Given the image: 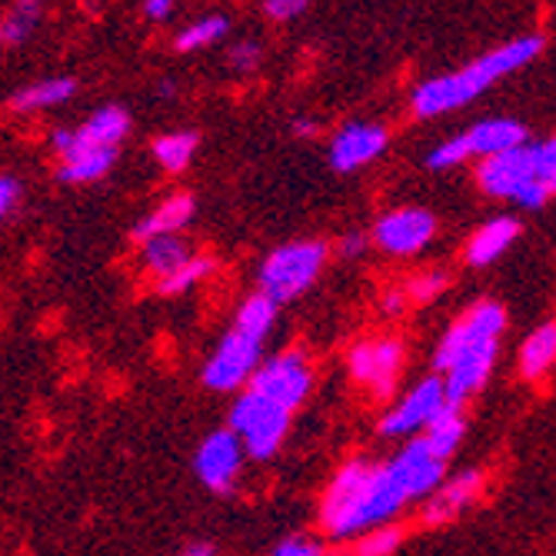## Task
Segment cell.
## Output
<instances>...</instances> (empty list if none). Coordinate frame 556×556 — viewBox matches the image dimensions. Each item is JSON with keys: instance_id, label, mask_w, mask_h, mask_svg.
Returning <instances> with one entry per match:
<instances>
[{"instance_id": "30", "label": "cell", "mask_w": 556, "mask_h": 556, "mask_svg": "<svg viewBox=\"0 0 556 556\" xmlns=\"http://www.w3.org/2000/svg\"><path fill=\"white\" fill-rule=\"evenodd\" d=\"M37 21H40L37 8H34V4H21V8H14V11L4 17V24H0V37H4L8 43H24V40L34 34Z\"/></svg>"}, {"instance_id": "34", "label": "cell", "mask_w": 556, "mask_h": 556, "mask_svg": "<svg viewBox=\"0 0 556 556\" xmlns=\"http://www.w3.org/2000/svg\"><path fill=\"white\" fill-rule=\"evenodd\" d=\"M270 556H327L324 543L320 540H311V536H283Z\"/></svg>"}, {"instance_id": "6", "label": "cell", "mask_w": 556, "mask_h": 556, "mask_svg": "<svg viewBox=\"0 0 556 556\" xmlns=\"http://www.w3.org/2000/svg\"><path fill=\"white\" fill-rule=\"evenodd\" d=\"M247 390L274 400L277 407L293 414L314 393V364L300 346L280 350V353H274V357L261 361V367L254 377H250Z\"/></svg>"}, {"instance_id": "43", "label": "cell", "mask_w": 556, "mask_h": 556, "mask_svg": "<svg viewBox=\"0 0 556 556\" xmlns=\"http://www.w3.org/2000/svg\"><path fill=\"white\" fill-rule=\"evenodd\" d=\"M24 4H37V0H24Z\"/></svg>"}, {"instance_id": "44", "label": "cell", "mask_w": 556, "mask_h": 556, "mask_svg": "<svg viewBox=\"0 0 556 556\" xmlns=\"http://www.w3.org/2000/svg\"><path fill=\"white\" fill-rule=\"evenodd\" d=\"M0 43H4V37H0Z\"/></svg>"}, {"instance_id": "24", "label": "cell", "mask_w": 556, "mask_h": 556, "mask_svg": "<svg viewBox=\"0 0 556 556\" xmlns=\"http://www.w3.org/2000/svg\"><path fill=\"white\" fill-rule=\"evenodd\" d=\"M117 164V147H104V150H87V154L67 157L58 167V180L61 184H93L100 177H108Z\"/></svg>"}, {"instance_id": "18", "label": "cell", "mask_w": 556, "mask_h": 556, "mask_svg": "<svg viewBox=\"0 0 556 556\" xmlns=\"http://www.w3.org/2000/svg\"><path fill=\"white\" fill-rule=\"evenodd\" d=\"M193 211H197V200L190 193H170L167 200H161V204L134 227V240L147 243V240H154V237L180 233L193 220Z\"/></svg>"}, {"instance_id": "10", "label": "cell", "mask_w": 556, "mask_h": 556, "mask_svg": "<svg viewBox=\"0 0 556 556\" xmlns=\"http://www.w3.org/2000/svg\"><path fill=\"white\" fill-rule=\"evenodd\" d=\"M243 464H247V453H243L240 440L227 427L207 433L204 440H200L197 453H193V473H197V480L204 483L211 493H217V496H227L237 486Z\"/></svg>"}, {"instance_id": "21", "label": "cell", "mask_w": 556, "mask_h": 556, "mask_svg": "<svg viewBox=\"0 0 556 556\" xmlns=\"http://www.w3.org/2000/svg\"><path fill=\"white\" fill-rule=\"evenodd\" d=\"M77 93V80L74 77H47V80H37L30 87H21L14 97H11V108L21 111V114H30V111H47V108H61L67 100Z\"/></svg>"}, {"instance_id": "35", "label": "cell", "mask_w": 556, "mask_h": 556, "mask_svg": "<svg viewBox=\"0 0 556 556\" xmlns=\"http://www.w3.org/2000/svg\"><path fill=\"white\" fill-rule=\"evenodd\" d=\"M311 0H264V14L270 21H293L296 14L307 11Z\"/></svg>"}, {"instance_id": "2", "label": "cell", "mask_w": 556, "mask_h": 556, "mask_svg": "<svg viewBox=\"0 0 556 556\" xmlns=\"http://www.w3.org/2000/svg\"><path fill=\"white\" fill-rule=\"evenodd\" d=\"M540 50H543V37H520L507 47L490 50L486 58L473 61L470 67H464L457 74L433 77V80L420 84L414 90V114L417 117H440V114H450V111L470 104L473 97H480L500 77H507V74L520 71L523 64H530Z\"/></svg>"}, {"instance_id": "20", "label": "cell", "mask_w": 556, "mask_h": 556, "mask_svg": "<svg viewBox=\"0 0 556 556\" xmlns=\"http://www.w3.org/2000/svg\"><path fill=\"white\" fill-rule=\"evenodd\" d=\"M140 250H143V270L154 277V280L170 277L174 270H180L193 257V247L180 233L154 237V240L140 243Z\"/></svg>"}, {"instance_id": "27", "label": "cell", "mask_w": 556, "mask_h": 556, "mask_svg": "<svg viewBox=\"0 0 556 556\" xmlns=\"http://www.w3.org/2000/svg\"><path fill=\"white\" fill-rule=\"evenodd\" d=\"M214 270V257H204V254H193L180 270H174L170 277L157 280V293L161 296H180L187 290H193L197 283H204Z\"/></svg>"}, {"instance_id": "16", "label": "cell", "mask_w": 556, "mask_h": 556, "mask_svg": "<svg viewBox=\"0 0 556 556\" xmlns=\"http://www.w3.org/2000/svg\"><path fill=\"white\" fill-rule=\"evenodd\" d=\"M486 486V473L483 470H464L457 477L443 480L424 503V514L420 520L427 527H443L450 520H457L467 507H473L477 496L483 493Z\"/></svg>"}, {"instance_id": "4", "label": "cell", "mask_w": 556, "mask_h": 556, "mask_svg": "<svg viewBox=\"0 0 556 556\" xmlns=\"http://www.w3.org/2000/svg\"><path fill=\"white\" fill-rule=\"evenodd\" d=\"M290 410L277 407L274 400L254 393V390H240V396L230 407V433L240 440L243 453L250 460H270L280 453L287 433H290Z\"/></svg>"}, {"instance_id": "25", "label": "cell", "mask_w": 556, "mask_h": 556, "mask_svg": "<svg viewBox=\"0 0 556 556\" xmlns=\"http://www.w3.org/2000/svg\"><path fill=\"white\" fill-rule=\"evenodd\" d=\"M277 311L280 307L274 300H267L264 293H250L233 314V327H240L243 333L257 337V340H267L274 324H277Z\"/></svg>"}, {"instance_id": "42", "label": "cell", "mask_w": 556, "mask_h": 556, "mask_svg": "<svg viewBox=\"0 0 556 556\" xmlns=\"http://www.w3.org/2000/svg\"><path fill=\"white\" fill-rule=\"evenodd\" d=\"M157 93H161V97H174V93H177V87L167 80V84H161V87H157Z\"/></svg>"}, {"instance_id": "38", "label": "cell", "mask_w": 556, "mask_h": 556, "mask_svg": "<svg viewBox=\"0 0 556 556\" xmlns=\"http://www.w3.org/2000/svg\"><path fill=\"white\" fill-rule=\"evenodd\" d=\"M170 14H174V0H143V17L167 21Z\"/></svg>"}, {"instance_id": "22", "label": "cell", "mask_w": 556, "mask_h": 556, "mask_svg": "<svg viewBox=\"0 0 556 556\" xmlns=\"http://www.w3.org/2000/svg\"><path fill=\"white\" fill-rule=\"evenodd\" d=\"M553 364H556V320H546L520 346V374L527 380H540L553 370Z\"/></svg>"}, {"instance_id": "19", "label": "cell", "mask_w": 556, "mask_h": 556, "mask_svg": "<svg viewBox=\"0 0 556 556\" xmlns=\"http://www.w3.org/2000/svg\"><path fill=\"white\" fill-rule=\"evenodd\" d=\"M517 233H520V224L514 217H496V220L477 227V233L467 243V264L477 267V270L496 264L510 250V243L517 240Z\"/></svg>"}, {"instance_id": "36", "label": "cell", "mask_w": 556, "mask_h": 556, "mask_svg": "<svg viewBox=\"0 0 556 556\" xmlns=\"http://www.w3.org/2000/svg\"><path fill=\"white\" fill-rule=\"evenodd\" d=\"M21 200V184L14 177H0V220H4Z\"/></svg>"}, {"instance_id": "14", "label": "cell", "mask_w": 556, "mask_h": 556, "mask_svg": "<svg viewBox=\"0 0 556 556\" xmlns=\"http://www.w3.org/2000/svg\"><path fill=\"white\" fill-rule=\"evenodd\" d=\"M387 467L393 470L400 486L407 490L410 503L427 500L443 483V473H446V460L437 457L424 437H414V440L403 443V450L393 453V457L387 460Z\"/></svg>"}, {"instance_id": "37", "label": "cell", "mask_w": 556, "mask_h": 556, "mask_svg": "<svg viewBox=\"0 0 556 556\" xmlns=\"http://www.w3.org/2000/svg\"><path fill=\"white\" fill-rule=\"evenodd\" d=\"M337 250H340V257H361L367 250V237L364 233H346Z\"/></svg>"}, {"instance_id": "23", "label": "cell", "mask_w": 556, "mask_h": 556, "mask_svg": "<svg viewBox=\"0 0 556 556\" xmlns=\"http://www.w3.org/2000/svg\"><path fill=\"white\" fill-rule=\"evenodd\" d=\"M424 440H427V446L437 453L440 460H446L450 464V457L457 453V446L464 443V437H467V420H464V410L460 407H446L433 417V424L420 433Z\"/></svg>"}, {"instance_id": "12", "label": "cell", "mask_w": 556, "mask_h": 556, "mask_svg": "<svg viewBox=\"0 0 556 556\" xmlns=\"http://www.w3.org/2000/svg\"><path fill=\"white\" fill-rule=\"evenodd\" d=\"M127 130H130V114L124 108H117V104H108V108L93 111L80 127L58 130L54 137H50V143H54L58 157L67 161V157H77V154H87V150L121 147Z\"/></svg>"}, {"instance_id": "31", "label": "cell", "mask_w": 556, "mask_h": 556, "mask_svg": "<svg viewBox=\"0 0 556 556\" xmlns=\"http://www.w3.org/2000/svg\"><path fill=\"white\" fill-rule=\"evenodd\" d=\"M446 287H450V274H443V270H430V274H420V277H414L407 287V300L410 303H430V300H437V296H443L446 293Z\"/></svg>"}, {"instance_id": "8", "label": "cell", "mask_w": 556, "mask_h": 556, "mask_svg": "<svg viewBox=\"0 0 556 556\" xmlns=\"http://www.w3.org/2000/svg\"><path fill=\"white\" fill-rule=\"evenodd\" d=\"M403 361H407V346H403V340H396V337H367V340L350 346L346 370L377 400H387L396 390Z\"/></svg>"}, {"instance_id": "41", "label": "cell", "mask_w": 556, "mask_h": 556, "mask_svg": "<svg viewBox=\"0 0 556 556\" xmlns=\"http://www.w3.org/2000/svg\"><path fill=\"white\" fill-rule=\"evenodd\" d=\"M184 556H214V546L211 543H190L184 549Z\"/></svg>"}, {"instance_id": "7", "label": "cell", "mask_w": 556, "mask_h": 556, "mask_svg": "<svg viewBox=\"0 0 556 556\" xmlns=\"http://www.w3.org/2000/svg\"><path fill=\"white\" fill-rule=\"evenodd\" d=\"M261 361H264V340L250 337L230 324V330L214 346L200 377H204V387L214 393H240L247 390L250 377L257 374Z\"/></svg>"}, {"instance_id": "39", "label": "cell", "mask_w": 556, "mask_h": 556, "mask_svg": "<svg viewBox=\"0 0 556 556\" xmlns=\"http://www.w3.org/2000/svg\"><path fill=\"white\" fill-rule=\"evenodd\" d=\"M407 290H403V287H396V290H387V296H383V311L390 314V317H396L403 307H407Z\"/></svg>"}, {"instance_id": "1", "label": "cell", "mask_w": 556, "mask_h": 556, "mask_svg": "<svg viewBox=\"0 0 556 556\" xmlns=\"http://www.w3.org/2000/svg\"><path fill=\"white\" fill-rule=\"evenodd\" d=\"M410 503L393 470L374 460H346L320 496V527L330 540L346 543L367 530L393 523Z\"/></svg>"}, {"instance_id": "40", "label": "cell", "mask_w": 556, "mask_h": 556, "mask_svg": "<svg viewBox=\"0 0 556 556\" xmlns=\"http://www.w3.org/2000/svg\"><path fill=\"white\" fill-rule=\"evenodd\" d=\"M290 130H293L296 137H314V134H317V121H311V117H293V121H290Z\"/></svg>"}, {"instance_id": "15", "label": "cell", "mask_w": 556, "mask_h": 556, "mask_svg": "<svg viewBox=\"0 0 556 556\" xmlns=\"http://www.w3.org/2000/svg\"><path fill=\"white\" fill-rule=\"evenodd\" d=\"M387 143H390V130L383 124H346L330 140V167L337 174L361 170L383 154Z\"/></svg>"}, {"instance_id": "5", "label": "cell", "mask_w": 556, "mask_h": 556, "mask_svg": "<svg viewBox=\"0 0 556 556\" xmlns=\"http://www.w3.org/2000/svg\"><path fill=\"white\" fill-rule=\"evenodd\" d=\"M507 330V311L500 307L496 300H480L473 307L446 327V333L440 337L437 343V353H433V367L440 370V377L464 361L467 353H477V350H486V346H500V337Z\"/></svg>"}, {"instance_id": "17", "label": "cell", "mask_w": 556, "mask_h": 556, "mask_svg": "<svg viewBox=\"0 0 556 556\" xmlns=\"http://www.w3.org/2000/svg\"><path fill=\"white\" fill-rule=\"evenodd\" d=\"M467 157H496L503 150H514L527 143V127L517 121H483L460 134Z\"/></svg>"}, {"instance_id": "29", "label": "cell", "mask_w": 556, "mask_h": 556, "mask_svg": "<svg viewBox=\"0 0 556 556\" xmlns=\"http://www.w3.org/2000/svg\"><path fill=\"white\" fill-rule=\"evenodd\" d=\"M403 546V530L387 523V527H377V530H367L361 533L357 540H350V556H393L396 549Z\"/></svg>"}, {"instance_id": "3", "label": "cell", "mask_w": 556, "mask_h": 556, "mask_svg": "<svg viewBox=\"0 0 556 556\" xmlns=\"http://www.w3.org/2000/svg\"><path fill=\"white\" fill-rule=\"evenodd\" d=\"M327 257L330 247L324 240H293L274 247L257 270V293L274 300L277 307L293 303L320 280Z\"/></svg>"}, {"instance_id": "11", "label": "cell", "mask_w": 556, "mask_h": 556, "mask_svg": "<svg viewBox=\"0 0 556 556\" xmlns=\"http://www.w3.org/2000/svg\"><path fill=\"white\" fill-rule=\"evenodd\" d=\"M477 184H480V190L486 197L514 200V204H517L527 187L540 184L536 180V164H533V147L520 143L514 150H503V154H496V157H483L480 167H477Z\"/></svg>"}, {"instance_id": "28", "label": "cell", "mask_w": 556, "mask_h": 556, "mask_svg": "<svg viewBox=\"0 0 556 556\" xmlns=\"http://www.w3.org/2000/svg\"><path fill=\"white\" fill-rule=\"evenodd\" d=\"M227 17H220V14H211V17H200V21H193L190 27H184L177 37H174V47L180 50V54H190V50H204V47H211V43H217L224 34H227Z\"/></svg>"}, {"instance_id": "13", "label": "cell", "mask_w": 556, "mask_h": 556, "mask_svg": "<svg viewBox=\"0 0 556 556\" xmlns=\"http://www.w3.org/2000/svg\"><path fill=\"white\" fill-rule=\"evenodd\" d=\"M433 233H437V220L430 211L400 207V211H390L377 220L374 243L390 257H414L433 240Z\"/></svg>"}, {"instance_id": "32", "label": "cell", "mask_w": 556, "mask_h": 556, "mask_svg": "<svg viewBox=\"0 0 556 556\" xmlns=\"http://www.w3.org/2000/svg\"><path fill=\"white\" fill-rule=\"evenodd\" d=\"M227 61H230V71L243 77V74H254V71L261 67L264 50H261L257 40H243V43H233V47H230Z\"/></svg>"}, {"instance_id": "26", "label": "cell", "mask_w": 556, "mask_h": 556, "mask_svg": "<svg viewBox=\"0 0 556 556\" xmlns=\"http://www.w3.org/2000/svg\"><path fill=\"white\" fill-rule=\"evenodd\" d=\"M197 134L193 130H174V134H164L154 140V161L170 170V174H180L190 167L193 154H197Z\"/></svg>"}, {"instance_id": "33", "label": "cell", "mask_w": 556, "mask_h": 556, "mask_svg": "<svg viewBox=\"0 0 556 556\" xmlns=\"http://www.w3.org/2000/svg\"><path fill=\"white\" fill-rule=\"evenodd\" d=\"M533 164H536V180L556 193V137L533 147Z\"/></svg>"}, {"instance_id": "9", "label": "cell", "mask_w": 556, "mask_h": 556, "mask_svg": "<svg viewBox=\"0 0 556 556\" xmlns=\"http://www.w3.org/2000/svg\"><path fill=\"white\" fill-rule=\"evenodd\" d=\"M443 407H446L443 380L440 377H427V380H420L414 390H407L393 403V407L383 414L377 430L387 440H414V437H420L433 424V417Z\"/></svg>"}]
</instances>
